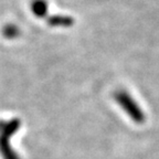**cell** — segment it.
Masks as SVG:
<instances>
[{"instance_id":"cell-1","label":"cell","mask_w":159,"mask_h":159,"mask_svg":"<svg viewBox=\"0 0 159 159\" xmlns=\"http://www.w3.org/2000/svg\"><path fill=\"white\" fill-rule=\"evenodd\" d=\"M115 98L134 122H136L137 124H142L145 122L144 112L140 109L138 104L135 102V99L128 93L124 92V91H119L115 94Z\"/></svg>"},{"instance_id":"cell-2","label":"cell","mask_w":159,"mask_h":159,"mask_svg":"<svg viewBox=\"0 0 159 159\" xmlns=\"http://www.w3.org/2000/svg\"><path fill=\"white\" fill-rule=\"evenodd\" d=\"M9 138L10 137L8 135H1V137H0V152H1L2 156L5 157V159H19L10 147Z\"/></svg>"},{"instance_id":"cell-3","label":"cell","mask_w":159,"mask_h":159,"mask_svg":"<svg viewBox=\"0 0 159 159\" xmlns=\"http://www.w3.org/2000/svg\"><path fill=\"white\" fill-rule=\"evenodd\" d=\"M48 23L51 27H63L67 28L74 23V20L72 17H67V16H53L48 19Z\"/></svg>"},{"instance_id":"cell-4","label":"cell","mask_w":159,"mask_h":159,"mask_svg":"<svg viewBox=\"0 0 159 159\" xmlns=\"http://www.w3.org/2000/svg\"><path fill=\"white\" fill-rule=\"evenodd\" d=\"M31 10L38 18H43L48 13V3L45 0H33L31 3Z\"/></svg>"},{"instance_id":"cell-5","label":"cell","mask_w":159,"mask_h":159,"mask_svg":"<svg viewBox=\"0 0 159 159\" xmlns=\"http://www.w3.org/2000/svg\"><path fill=\"white\" fill-rule=\"evenodd\" d=\"M2 34L7 39H15L19 35V28L15 25H6L2 29Z\"/></svg>"},{"instance_id":"cell-6","label":"cell","mask_w":159,"mask_h":159,"mask_svg":"<svg viewBox=\"0 0 159 159\" xmlns=\"http://www.w3.org/2000/svg\"><path fill=\"white\" fill-rule=\"evenodd\" d=\"M20 126V120L19 119H13L10 123H8L7 125H5V128L2 130V134L8 135V136H11V135L15 134V132L19 128Z\"/></svg>"},{"instance_id":"cell-7","label":"cell","mask_w":159,"mask_h":159,"mask_svg":"<svg viewBox=\"0 0 159 159\" xmlns=\"http://www.w3.org/2000/svg\"><path fill=\"white\" fill-rule=\"evenodd\" d=\"M3 128H5V125H3L2 122H0V129H2L3 130Z\"/></svg>"}]
</instances>
